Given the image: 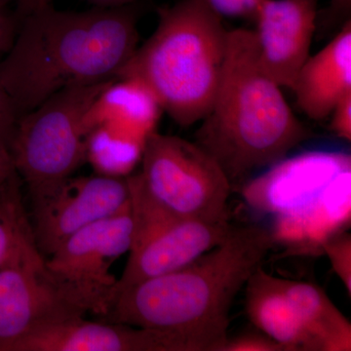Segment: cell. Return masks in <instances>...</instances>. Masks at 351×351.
Masks as SVG:
<instances>
[{"mask_svg":"<svg viewBox=\"0 0 351 351\" xmlns=\"http://www.w3.org/2000/svg\"><path fill=\"white\" fill-rule=\"evenodd\" d=\"M322 248L332 269L341 279L348 295H351V237L350 233L322 240Z\"/></svg>","mask_w":351,"mask_h":351,"instance_id":"ffe728a7","label":"cell"},{"mask_svg":"<svg viewBox=\"0 0 351 351\" xmlns=\"http://www.w3.org/2000/svg\"><path fill=\"white\" fill-rule=\"evenodd\" d=\"M195 143L221 166L232 189L287 157L313 137L265 73L254 31L228 32V54L211 108Z\"/></svg>","mask_w":351,"mask_h":351,"instance_id":"3957f363","label":"cell"},{"mask_svg":"<svg viewBox=\"0 0 351 351\" xmlns=\"http://www.w3.org/2000/svg\"><path fill=\"white\" fill-rule=\"evenodd\" d=\"M112 82L58 92L18 119L8 149L34 206L50 197L86 162L85 115Z\"/></svg>","mask_w":351,"mask_h":351,"instance_id":"5b68a950","label":"cell"},{"mask_svg":"<svg viewBox=\"0 0 351 351\" xmlns=\"http://www.w3.org/2000/svg\"><path fill=\"white\" fill-rule=\"evenodd\" d=\"M52 0H18L17 20H22L25 16L51 6Z\"/></svg>","mask_w":351,"mask_h":351,"instance_id":"484cf974","label":"cell"},{"mask_svg":"<svg viewBox=\"0 0 351 351\" xmlns=\"http://www.w3.org/2000/svg\"><path fill=\"white\" fill-rule=\"evenodd\" d=\"M350 171V154L309 152L285 157L247 182L242 189L247 197H270L265 200V209L290 212L313 197L324 195Z\"/></svg>","mask_w":351,"mask_h":351,"instance_id":"4fadbf2b","label":"cell"},{"mask_svg":"<svg viewBox=\"0 0 351 351\" xmlns=\"http://www.w3.org/2000/svg\"><path fill=\"white\" fill-rule=\"evenodd\" d=\"M274 243L267 228H232L225 241L181 269L115 293L105 318L177 332L195 351H221L233 301Z\"/></svg>","mask_w":351,"mask_h":351,"instance_id":"7a4b0ae2","label":"cell"},{"mask_svg":"<svg viewBox=\"0 0 351 351\" xmlns=\"http://www.w3.org/2000/svg\"><path fill=\"white\" fill-rule=\"evenodd\" d=\"M10 351H195L177 332L95 322L83 317L44 325L14 343Z\"/></svg>","mask_w":351,"mask_h":351,"instance_id":"8fae6325","label":"cell"},{"mask_svg":"<svg viewBox=\"0 0 351 351\" xmlns=\"http://www.w3.org/2000/svg\"><path fill=\"white\" fill-rule=\"evenodd\" d=\"M228 31L205 0L158 9L156 31L119 71L154 95L180 126L195 125L211 108L228 54Z\"/></svg>","mask_w":351,"mask_h":351,"instance_id":"277c9868","label":"cell"},{"mask_svg":"<svg viewBox=\"0 0 351 351\" xmlns=\"http://www.w3.org/2000/svg\"><path fill=\"white\" fill-rule=\"evenodd\" d=\"M141 162L138 175L145 191L168 211L197 221H230V180L195 142L154 132Z\"/></svg>","mask_w":351,"mask_h":351,"instance_id":"8992f818","label":"cell"},{"mask_svg":"<svg viewBox=\"0 0 351 351\" xmlns=\"http://www.w3.org/2000/svg\"><path fill=\"white\" fill-rule=\"evenodd\" d=\"M330 128L335 135L343 140H351V92L339 100L332 108Z\"/></svg>","mask_w":351,"mask_h":351,"instance_id":"cb8c5ba5","label":"cell"},{"mask_svg":"<svg viewBox=\"0 0 351 351\" xmlns=\"http://www.w3.org/2000/svg\"><path fill=\"white\" fill-rule=\"evenodd\" d=\"M133 232L129 258L115 293L181 269L225 241L233 226L182 218L145 191L138 174L127 176ZM113 299V298H112Z\"/></svg>","mask_w":351,"mask_h":351,"instance_id":"52a82bcc","label":"cell"},{"mask_svg":"<svg viewBox=\"0 0 351 351\" xmlns=\"http://www.w3.org/2000/svg\"><path fill=\"white\" fill-rule=\"evenodd\" d=\"M219 16L228 18H255L263 0H205Z\"/></svg>","mask_w":351,"mask_h":351,"instance_id":"44dd1931","label":"cell"},{"mask_svg":"<svg viewBox=\"0 0 351 351\" xmlns=\"http://www.w3.org/2000/svg\"><path fill=\"white\" fill-rule=\"evenodd\" d=\"M17 110L1 83H0V145L8 147L17 120Z\"/></svg>","mask_w":351,"mask_h":351,"instance_id":"603a6c76","label":"cell"},{"mask_svg":"<svg viewBox=\"0 0 351 351\" xmlns=\"http://www.w3.org/2000/svg\"><path fill=\"white\" fill-rule=\"evenodd\" d=\"M298 106L313 120L327 119L339 100L351 92V24L300 69L292 88Z\"/></svg>","mask_w":351,"mask_h":351,"instance_id":"5bb4252c","label":"cell"},{"mask_svg":"<svg viewBox=\"0 0 351 351\" xmlns=\"http://www.w3.org/2000/svg\"><path fill=\"white\" fill-rule=\"evenodd\" d=\"M318 0H263L254 19L258 58L265 73L292 90L311 56Z\"/></svg>","mask_w":351,"mask_h":351,"instance_id":"7c38bea8","label":"cell"},{"mask_svg":"<svg viewBox=\"0 0 351 351\" xmlns=\"http://www.w3.org/2000/svg\"><path fill=\"white\" fill-rule=\"evenodd\" d=\"M245 286L247 315L263 334L288 351H319L284 292L281 278L258 267Z\"/></svg>","mask_w":351,"mask_h":351,"instance_id":"9a60e30c","label":"cell"},{"mask_svg":"<svg viewBox=\"0 0 351 351\" xmlns=\"http://www.w3.org/2000/svg\"><path fill=\"white\" fill-rule=\"evenodd\" d=\"M145 143L124 132L98 126L87 135V161L99 174L127 177L141 160Z\"/></svg>","mask_w":351,"mask_h":351,"instance_id":"ac0fdd59","label":"cell"},{"mask_svg":"<svg viewBox=\"0 0 351 351\" xmlns=\"http://www.w3.org/2000/svg\"><path fill=\"white\" fill-rule=\"evenodd\" d=\"M17 18L7 11L6 4L0 1V61L10 49L17 34Z\"/></svg>","mask_w":351,"mask_h":351,"instance_id":"d4e9b609","label":"cell"},{"mask_svg":"<svg viewBox=\"0 0 351 351\" xmlns=\"http://www.w3.org/2000/svg\"><path fill=\"white\" fill-rule=\"evenodd\" d=\"M21 21L0 61V83L19 117L58 92L117 80L138 47L131 4L83 12L51 5Z\"/></svg>","mask_w":351,"mask_h":351,"instance_id":"6da1fadb","label":"cell"},{"mask_svg":"<svg viewBox=\"0 0 351 351\" xmlns=\"http://www.w3.org/2000/svg\"><path fill=\"white\" fill-rule=\"evenodd\" d=\"M221 351H288L285 346L265 334H248L228 339Z\"/></svg>","mask_w":351,"mask_h":351,"instance_id":"7402d4cb","label":"cell"},{"mask_svg":"<svg viewBox=\"0 0 351 351\" xmlns=\"http://www.w3.org/2000/svg\"><path fill=\"white\" fill-rule=\"evenodd\" d=\"M8 147L0 145V186L15 173Z\"/></svg>","mask_w":351,"mask_h":351,"instance_id":"4316f807","label":"cell"},{"mask_svg":"<svg viewBox=\"0 0 351 351\" xmlns=\"http://www.w3.org/2000/svg\"><path fill=\"white\" fill-rule=\"evenodd\" d=\"M132 232L129 201L119 213L91 223L69 237L45 260L46 267L88 302L92 313L105 317L117 282L110 269L117 258L129 252Z\"/></svg>","mask_w":351,"mask_h":351,"instance_id":"9c48e42d","label":"cell"},{"mask_svg":"<svg viewBox=\"0 0 351 351\" xmlns=\"http://www.w3.org/2000/svg\"><path fill=\"white\" fill-rule=\"evenodd\" d=\"M0 1H1L2 3L7 4L8 3L9 0H0Z\"/></svg>","mask_w":351,"mask_h":351,"instance_id":"f546056e","label":"cell"},{"mask_svg":"<svg viewBox=\"0 0 351 351\" xmlns=\"http://www.w3.org/2000/svg\"><path fill=\"white\" fill-rule=\"evenodd\" d=\"M88 313L89 304L51 274L36 245L0 265V351L39 327Z\"/></svg>","mask_w":351,"mask_h":351,"instance_id":"ba28073f","label":"cell"},{"mask_svg":"<svg viewBox=\"0 0 351 351\" xmlns=\"http://www.w3.org/2000/svg\"><path fill=\"white\" fill-rule=\"evenodd\" d=\"M163 110L154 95L133 78H117L108 83L85 115L88 133L108 126L145 142L156 132Z\"/></svg>","mask_w":351,"mask_h":351,"instance_id":"2e32d148","label":"cell"},{"mask_svg":"<svg viewBox=\"0 0 351 351\" xmlns=\"http://www.w3.org/2000/svg\"><path fill=\"white\" fill-rule=\"evenodd\" d=\"M21 197L20 178L15 172L0 186V265L36 245Z\"/></svg>","mask_w":351,"mask_h":351,"instance_id":"d6986e66","label":"cell"},{"mask_svg":"<svg viewBox=\"0 0 351 351\" xmlns=\"http://www.w3.org/2000/svg\"><path fill=\"white\" fill-rule=\"evenodd\" d=\"M287 295L319 351H350L351 325L326 293L309 282L281 278Z\"/></svg>","mask_w":351,"mask_h":351,"instance_id":"e0dca14e","label":"cell"},{"mask_svg":"<svg viewBox=\"0 0 351 351\" xmlns=\"http://www.w3.org/2000/svg\"><path fill=\"white\" fill-rule=\"evenodd\" d=\"M95 7L101 8H112V7H121L130 5L135 0H86Z\"/></svg>","mask_w":351,"mask_h":351,"instance_id":"83f0119b","label":"cell"},{"mask_svg":"<svg viewBox=\"0 0 351 351\" xmlns=\"http://www.w3.org/2000/svg\"><path fill=\"white\" fill-rule=\"evenodd\" d=\"M130 201L127 177L103 174L71 177L47 199L34 206V242L52 255L82 228L119 213Z\"/></svg>","mask_w":351,"mask_h":351,"instance_id":"30bf717a","label":"cell"},{"mask_svg":"<svg viewBox=\"0 0 351 351\" xmlns=\"http://www.w3.org/2000/svg\"><path fill=\"white\" fill-rule=\"evenodd\" d=\"M335 3L338 4L339 6L350 7L351 0H332Z\"/></svg>","mask_w":351,"mask_h":351,"instance_id":"f1b7e54d","label":"cell"}]
</instances>
